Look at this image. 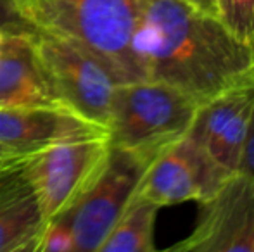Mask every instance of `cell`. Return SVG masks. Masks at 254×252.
Segmentation results:
<instances>
[{"instance_id": "6da1fadb", "label": "cell", "mask_w": 254, "mask_h": 252, "mask_svg": "<svg viewBox=\"0 0 254 252\" xmlns=\"http://www.w3.org/2000/svg\"><path fill=\"white\" fill-rule=\"evenodd\" d=\"M133 52L145 80L201 102L254 74V50L190 0H142Z\"/></svg>"}, {"instance_id": "7a4b0ae2", "label": "cell", "mask_w": 254, "mask_h": 252, "mask_svg": "<svg viewBox=\"0 0 254 252\" xmlns=\"http://www.w3.org/2000/svg\"><path fill=\"white\" fill-rule=\"evenodd\" d=\"M142 0H24L17 10L37 30L52 31L87 47L116 83L145 80L133 52Z\"/></svg>"}, {"instance_id": "3957f363", "label": "cell", "mask_w": 254, "mask_h": 252, "mask_svg": "<svg viewBox=\"0 0 254 252\" xmlns=\"http://www.w3.org/2000/svg\"><path fill=\"white\" fill-rule=\"evenodd\" d=\"M199 102L163 81L140 80L114 87L109 142L154 159L189 133Z\"/></svg>"}, {"instance_id": "277c9868", "label": "cell", "mask_w": 254, "mask_h": 252, "mask_svg": "<svg viewBox=\"0 0 254 252\" xmlns=\"http://www.w3.org/2000/svg\"><path fill=\"white\" fill-rule=\"evenodd\" d=\"M33 44L61 104L107 130L118 85L109 69L87 47L59 33L35 30Z\"/></svg>"}, {"instance_id": "5b68a950", "label": "cell", "mask_w": 254, "mask_h": 252, "mask_svg": "<svg viewBox=\"0 0 254 252\" xmlns=\"http://www.w3.org/2000/svg\"><path fill=\"white\" fill-rule=\"evenodd\" d=\"M109 151V137L78 138L49 145L23 162L44 223L73 209L102 171Z\"/></svg>"}, {"instance_id": "8992f818", "label": "cell", "mask_w": 254, "mask_h": 252, "mask_svg": "<svg viewBox=\"0 0 254 252\" xmlns=\"http://www.w3.org/2000/svg\"><path fill=\"white\" fill-rule=\"evenodd\" d=\"M151 161L140 152L111 145L107 161L95 182L63 216L73 232L76 252H99Z\"/></svg>"}, {"instance_id": "52a82bcc", "label": "cell", "mask_w": 254, "mask_h": 252, "mask_svg": "<svg viewBox=\"0 0 254 252\" xmlns=\"http://www.w3.org/2000/svg\"><path fill=\"white\" fill-rule=\"evenodd\" d=\"M171 251L254 252V175H230L207 201L192 233Z\"/></svg>"}, {"instance_id": "ba28073f", "label": "cell", "mask_w": 254, "mask_h": 252, "mask_svg": "<svg viewBox=\"0 0 254 252\" xmlns=\"http://www.w3.org/2000/svg\"><path fill=\"white\" fill-rule=\"evenodd\" d=\"M228 176L201 147L184 137L152 159L135 194L159 207L189 201L201 204Z\"/></svg>"}, {"instance_id": "9c48e42d", "label": "cell", "mask_w": 254, "mask_h": 252, "mask_svg": "<svg viewBox=\"0 0 254 252\" xmlns=\"http://www.w3.org/2000/svg\"><path fill=\"white\" fill-rule=\"evenodd\" d=\"M254 112V74L199 104L185 137L225 173L239 171Z\"/></svg>"}, {"instance_id": "30bf717a", "label": "cell", "mask_w": 254, "mask_h": 252, "mask_svg": "<svg viewBox=\"0 0 254 252\" xmlns=\"http://www.w3.org/2000/svg\"><path fill=\"white\" fill-rule=\"evenodd\" d=\"M92 137H109V131L67 107L0 105V144L23 154Z\"/></svg>"}, {"instance_id": "8fae6325", "label": "cell", "mask_w": 254, "mask_h": 252, "mask_svg": "<svg viewBox=\"0 0 254 252\" xmlns=\"http://www.w3.org/2000/svg\"><path fill=\"white\" fill-rule=\"evenodd\" d=\"M35 31H9L0 42V105L64 107L35 50Z\"/></svg>"}, {"instance_id": "7c38bea8", "label": "cell", "mask_w": 254, "mask_h": 252, "mask_svg": "<svg viewBox=\"0 0 254 252\" xmlns=\"http://www.w3.org/2000/svg\"><path fill=\"white\" fill-rule=\"evenodd\" d=\"M44 225L23 162L0 171V252H35Z\"/></svg>"}, {"instance_id": "4fadbf2b", "label": "cell", "mask_w": 254, "mask_h": 252, "mask_svg": "<svg viewBox=\"0 0 254 252\" xmlns=\"http://www.w3.org/2000/svg\"><path fill=\"white\" fill-rule=\"evenodd\" d=\"M157 211V204L133 194L123 214L99 247V252H154Z\"/></svg>"}, {"instance_id": "5bb4252c", "label": "cell", "mask_w": 254, "mask_h": 252, "mask_svg": "<svg viewBox=\"0 0 254 252\" xmlns=\"http://www.w3.org/2000/svg\"><path fill=\"white\" fill-rule=\"evenodd\" d=\"M213 3L218 21L254 50V0H213Z\"/></svg>"}, {"instance_id": "9a60e30c", "label": "cell", "mask_w": 254, "mask_h": 252, "mask_svg": "<svg viewBox=\"0 0 254 252\" xmlns=\"http://www.w3.org/2000/svg\"><path fill=\"white\" fill-rule=\"evenodd\" d=\"M35 252H76L73 232L63 216L45 223Z\"/></svg>"}, {"instance_id": "2e32d148", "label": "cell", "mask_w": 254, "mask_h": 252, "mask_svg": "<svg viewBox=\"0 0 254 252\" xmlns=\"http://www.w3.org/2000/svg\"><path fill=\"white\" fill-rule=\"evenodd\" d=\"M0 30L2 31H35L37 28L24 19L12 0H0Z\"/></svg>"}, {"instance_id": "e0dca14e", "label": "cell", "mask_w": 254, "mask_h": 252, "mask_svg": "<svg viewBox=\"0 0 254 252\" xmlns=\"http://www.w3.org/2000/svg\"><path fill=\"white\" fill-rule=\"evenodd\" d=\"M239 171L248 173V175H254V112L251 118V125H249V133H248V138H246V145H244V152H242Z\"/></svg>"}, {"instance_id": "ac0fdd59", "label": "cell", "mask_w": 254, "mask_h": 252, "mask_svg": "<svg viewBox=\"0 0 254 252\" xmlns=\"http://www.w3.org/2000/svg\"><path fill=\"white\" fill-rule=\"evenodd\" d=\"M31 154H23L19 151H14V149L7 147V145L0 144V171L3 169H9L12 166H17L21 162H24Z\"/></svg>"}, {"instance_id": "d6986e66", "label": "cell", "mask_w": 254, "mask_h": 252, "mask_svg": "<svg viewBox=\"0 0 254 252\" xmlns=\"http://www.w3.org/2000/svg\"><path fill=\"white\" fill-rule=\"evenodd\" d=\"M190 2H194L195 5L202 7V9L207 10V12L214 14V3H213V0H190Z\"/></svg>"}, {"instance_id": "ffe728a7", "label": "cell", "mask_w": 254, "mask_h": 252, "mask_svg": "<svg viewBox=\"0 0 254 252\" xmlns=\"http://www.w3.org/2000/svg\"><path fill=\"white\" fill-rule=\"evenodd\" d=\"M3 33H7V31H2V30H0V42H2V38H3Z\"/></svg>"}, {"instance_id": "44dd1931", "label": "cell", "mask_w": 254, "mask_h": 252, "mask_svg": "<svg viewBox=\"0 0 254 252\" xmlns=\"http://www.w3.org/2000/svg\"><path fill=\"white\" fill-rule=\"evenodd\" d=\"M12 2H14V3H16V5H17V3H21V2H24V0H12Z\"/></svg>"}, {"instance_id": "7402d4cb", "label": "cell", "mask_w": 254, "mask_h": 252, "mask_svg": "<svg viewBox=\"0 0 254 252\" xmlns=\"http://www.w3.org/2000/svg\"><path fill=\"white\" fill-rule=\"evenodd\" d=\"M3 171H5V169H3Z\"/></svg>"}]
</instances>
